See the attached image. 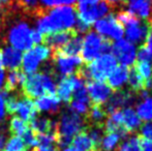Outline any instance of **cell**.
I'll return each instance as SVG.
<instances>
[{
    "label": "cell",
    "mask_w": 152,
    "mask_h": 151,
    "mask_svg": "<svg viewBox=\"0 0 152 151\" xmlns=\"http://www.w3.org/2000/svg\"><path fill=\"white\" fill-rule=\"evenodd\" d=\"M36 30L42 35L63 30L75 29L77 24L76 8L72 6H57L53 8H42L36 17Z\"/></svg>",
    "instance_id": "6da1fadb"
},
{
    "label": "cell",
    "mask_w": 152,
    "mask_h": 151,
    "mask_svg": "<svg viewBox=\"0 0 152 151\" xmlns=\"http://www.w3.org/2000/svg\"><path fill=\"white\" fill-rule=\"evenodd\" d=\"M55 77L52 69L28 75L22 85L23 95L29 99H33L45 94L56 93Z\"/></svg>",
    "instance_id": "7a4b0ae2"
},
{
    "label": "cell",
    "mask_w": 152,
    "mask_h": 151,
    "mask_svg": "<svg viewBox=\"0 0 152 151\" xmlns=\"http://www.w3.org/2000/svg\"><path fill=\"white\" fill-rule=\"evenodd\" d=\"M117 66V60L111 53L102 54L93 61L82 65L76 74H78L85 82L95 81L104 82L107 77L110 75Z\"/></svg>",
    "instance_id": "3957f363"
},
{
    "label": "cell",
    "mask_w": 152,
    "mask_h": 151,
    "mask_svg": "<svg viewBox=\"0 0 152 151\" xmlns=\"http://www.w3.org/2000/svg\"><path fill=\"white\" fill-rule=\"evenodd\" d=\"M112 47V40L100 36L98 33L94 31H90L83 38L81 58L86 63H89L99 57L102 54L111 53Z\"/></svg>",
    "instance_id": "277c9868"
},
{
    "label": "cell",
    "mask_w": 152,
    "mask_h": 151,
    "mask_svg": "<svg viewBox=\"0 0 152 151\" xmlns=\"http://www.w3.org/2000/svg\"><path fill=\"white\" fill-rule=\"evenodd\" d=\"M85 120L80 116L67 109L62 112L60 119L57 121V137L72 140L77 133L84 131L86 124Z\"/></svg>",
    "instance_id": "5b68a950"
},
{
    "label": "cell",
    "mask_w": 152,
    "mask_h": 151,
    "mask_svg": "<svg viewBox=\"0 0 152 151\" xmlns=\"http://www.w3.org/2000/svg\"><path fill=\"white\" fill-rule=\"evenodd\" d=\"M10 47L18 51H28L34 47L32 42V29L26 22H17L10 28L6 35Z\"/></svg>",
    "instance_id": "8992f818"
},
{
    "label": "cell",
    "mask_w": 152,
    "mask_h": 151,
    "mask_svg": "<svg viewBox=\"0 0 152 151\" xmlns=\"http://www.w3.org/2000/svg\"><path fill=\"white\" fill-rule=\"evenodd\" d=\"M51 56H52L53 65H54L52 71L56 77L58 73L59 75L62 76V78L76 74L84 62L81 56L65 55L59 50L53 51Z\"/></svg>",
    "instance_id": "52a82bcc"
},
{
    "label": "cell",
    "mask_w": 152,
    "mask_h": 151,
    "mask_svg": "<svg viewBox=\"0 0 152 151\" xmlns=\"http://www.w3.org/2000/svg\"><path fill=\"white\" fill-rule=\"evenodd\" d=\"M113 8L107 1H100L99 3L94 5H81L78 4L76 8L77 18L81 24L85 25L90 28L92 24L99 19L104 18L109 14V12Z\"/></svg>",
    "instance_id": "ba28073f"
},
{
    "label": "cell",
    "mask_w": 152,
    "mask_h": 151,
    "mask_svg": "<svg viewBox=\"0 0 152 151\" xmlns=\"http://www.w3.org/2000/svg\"><path fill=\"white\" fill-rule=\"evenodd\" d=\"M52 55V51L45 44H36L28 50L22 58V71L24 74L36 73L40 63L48 60Z\"/></svg>",
    "instance_id": "9c48e42d"
},
{
    "label": "cell",
    "mask_w": 152,
    "mask_h": 151,
    "mask_svg": "<svg viewBox=\"0 0 152 151\" xmlns=\"http://www.w3.org/2000/svg\"><path fill=\"white\" fill-rule=\"evenodd\" d=\"M94 28L96 33H98L100 36L115 42L121 39L124 34L123 26L116 19V16L113 14H109L96 21L94 23Z\"/></svg>",
    "instance_id": "30bf717a"
},
{
    "label": "cell",
    "mask_w": 152,
    "mask_h": 151,
    "mask_svg": "<svg viewBox=\"0 0 152 151\" xmlns=\"http://www.w3.org/2000/svg\"><path fill=\"white\" fill-rule=\"evenodd\" d=\"M85 87V81L78 74L63 77L56 85V95L63 103L68 104L72 101L74 92Z\"/></svg>",
    "instance_id": "8fae6325"
},
{
    "label": "cell",
    "mask_w": 152,
    "mask_h": 151,
    "mask_svg": "<svg viewBox=\"0 0 152 151\" xmlns=\"http://www.w3.org/2000/svg\"><path fill=\"white\" fill-rule=\"evenodd\" d=\"M113 55L117 61L121 63L122 66L130 67L134 66L137 60V49L134 44L126 39L116 40L112 47Z\"/></svg>",
    "instance_id": "7c38bea8"
},
{
    "label": "cell",
    "mask_w": 152,
    "mask_h": 151,
    "mask_svg": "<svg viewBox=\"0 0 152 151\" xmlns=\"http://www.w3.org/2000/svg\"><path fill=\"white\" fill-rule=\"evenodd\" d=\"M85 88L87 90L89 98L93 103L92 105L104 106L112 95V90L104 82L88 81L85 84Z\"/></svg>",
    "instance_id": "4fadbf2b"
},
{
    "label": "cell",
    "mask_w": 152,
    "mask_h": 151,
    "mask_svg": "<svg viewBox=\"0 0 152 151\" xmlns=\"http://www.w3.org/2000/svg\"><path fill=\"white\" fill-rule=\"evenodd\" d=\"M137 93H134L130 90H119L115 91L110 96V98L106 103V110L107 114L113 113L116 110H121V108H128L134 104V97Z\"/></svg>",
    "instance_id": "5bb4252c"
},
{
    "label": "cell",
    "mask_w": 152,
    "mask_h": 151,
    "mask_svg": "<svg viewBox=\"0 0 152 151\" xmlns=\"http://www.w3.org/2000/svg\"><path fill=\"white\" fill-rule=\"evenodd\" d=\"M79 33L77 32L75 29H72V30L57 31V32H53V33H49V34H46V35H42V42L45 46L50 48V50L53 52V51L60 50L61 48H63L72 37H75Z\"/></svg>",
    "instance_id": "9a60e30c"
},
{
    "label": "cell",
    "mask_w": 152,
    "mask_h": 151,
    "mask_svg": "<svg viewBox=\"0 0 152 151\" xmlns=\"http://www.w3.org/2000/svg\"><path fill=\"white\" fill-rule=\"evenodd\" d=\"M127 12L146 22L152 21V0H126Z\"/></svg>",
    "instance_id": "2e32d148"
},
{
    "label": "cell",
    "mask_w": 152,
    "mask_h": 151,
    "mask_svg": "<svg viewBox=\"0 0 152 151\" xmlns=\"http://www.w3.org/2000/svg\"><path fill=\"white\" fill-rule=\"evenodd\" d=\"M15 114L18 115L17 117L22 119L23 121L29 123L37 116V111H36V108L34 106V101L32 99L25 97L24 95L23 96L19 95L18 99H17Z\"/></svg>",
    "instance_id": "e0dca14e"
},
{
    "label": "cell",
    "mask_w": 152,
    "mask_h": 151,
    "mask_svg": "<svg viewBox=\"0 0 152 151\" xmlns=\"http://www.w3.org/2000/svg\"><path fill=\"white\" fill-rule=\"evenodd\" d=\"M0 57H1V63L3 69H18L22 64V54L20 51L16 50L12 47L6 46L1 49L0 51Z\"/></svg>",
    "instance_id": "ac0fdd59"
},
{
    "label": "cell",
    "mask_w": 152,
    "mask_h": 151,
    "mask_svg": "<svg viewBox=\"0 0 152 151\" xmlns=\"http://www.w3.org/2000/svg\"><path fill=\"white\" fill-rule=\"evenodd\" d=\"M60 105V99L58 98L56 93L42 95V96L37 97L36 101H34V106H35L37 113H42V112L56 113L58 112Z\"/></svg>",
    "instance_id": "d6986e66"
},
{
    "label": "cell",
    "mask_w": 152,
    "mask_h": 151,
    "mask_svg": "<svg viewBox=\"0 0 152 151\" xmlns=\"http://www.w3.org/2000/svg\"><path fill=\"white\" fill-rule=\"evenodd\" d=\"M128 71L129 69L125 66H116L115 69L107 77V85L111 88V90L119 91L123 87V85L127 82Z\"/></svg>",
    "instance_id": "ffe728a7"
},
{
    "label": "cell",
    "mask_w": 152,
    "mask_h": 151,
    "mask_svg": "<svg viewBox=\"0 0 152 151\" xmlns=\"http://www.w3.org/2000/svg\"><path fill=\"white\" fill-rule=\"evenodd\" d=\"M29 127L35 135H47L51 131H57V121L46 117L36 116L33 120L30 121Z\"/></svg>",
    "instance_id": "44dd1931"
},
{
    "label": "cell",
    "mask_w": 152,
    "mask_h": 151,
    "mask_svg": "<svg viewBox=\"0 0 152 151\" xmlns=\"http://www.w3.org/2000/svg\"><path fill=\"white\" fill-rule=\"evenodd\" d=\"M25 79H26V75L23 73L21 69L10 71L7 74V77L5 78L3 89H1V90H4L8 93L16 92L19 87H22Z\"/></svg>",
    "instance_id": "7402d4cb"
},
{
    "label": "cell",
    "mask_w": 152,
    "mask_h": 151,
    "mask_svg": "<svg viewBox=\"0 0 152 151\" xmlns=\"http://www.w3.org/2000/svg\"><path fill=\"white\" fill-rule=\"evenodd\" d=\"M122 114H123V123H122V127L127 133H132L139 129L142 125L141 119L137 115L136 111L132 109V107L124 108L122 110Z\"/></svg>",
    "instance_id": "603a6c76"
},
{
    "label": "cell",
    "mask_w": 152,
    "mask_h": 151,
    "mask_svg": "<svg viewBox=\"0 0 152 151\" xmlns=\"http://www.w3.org/2000/svg\"><path fill=\"white\" fill-rule=\"evenodd\" d=\"M106 110L104 106L99 105H92L89 109L88 114L86 115V121L89 125H99L104 126V121L107 117Z\"/></svg>",
    "instance_id": "cb8c5ba5"
},
{
    "label": "cell",
    "mask_w": 152,
    "mask_h": 151,
    "mask_svg": "<svg viewBox=\"0 0 152 151\" xmlns=\"http://www.w3.org/2000/svg\"><path fill=\"white\" fill-rule=\"evenodd\" d=\"M72 144V147L76 148L78 151H98L85 129L75 136Z\"/></svg>",
    "instance_id": "d4e9b609"
},
{
    "label": "cell",
    "mask_w": 152,
    "mask_h": 151,
    "mask_svg": "<svg viewBox=\"0 0 152 151\" xmlns=\"http://www.w3.org/2000/svg\"><path fill=\"white\" fill-rule=\"evenodd\" d=\"M127 82L128 85H129L130 91H132L134 93H137V94L139 92H141V91L146 90L149 85L148 82H146L142 77L139 75V73L136 71V69L134 66L132 69H129Z\"/></svg>",
    "instance_id": "484cf974"
},
{
    "label": "cell",
    "mask_w": 152,
    "mask_h": 151,
    "mask_svg": "<svg viewBox=\"0 0 152 151\" xmlns=\"http://www.w3.org/2000/svg\"><path fill=\"white\" fill-rule=\"evenodd\" d=\"M137 115L141 120L152 122V97L148 96L137 105Z\"/></svg>",
    "instance_id": "4316f807"
},
{
    "label": "cell",
    "mask_w": 152,
    "mask_h": 151,
    "mask_svg": "<svg viewBox=\"0 0 152 151\" xmlns=\"http://www.w3.org/2000/svg\"><path fill=\"white\" fill-rule=\"evenodd\" d=\"M82 44H83V37L78 34L75 37H72L59 51L65 55H69V56H80L81 51H82Z\"/></svg>",
    "instance_id": "83f0119b"
},
{
    "label": "cell",
    "mask_w": 152,
    "mask_h": 151,
    "mask_svg": "<svg viewBox=\"0 0 152 151\" xmlns=\"http://www.w3.org/2000/svg\"><path fill=\"white\" fill-rule=\"evenodd\" d=\"M120 139H122L121 135L119 133H106L102 139L99 145L100 151H113L117 147Z\"/></svg>",
    "instance_id": "f1b7e54d"
},
{
    "label": "cell",
    "mask_w": 152,
    "mask_h": 151,
    "mask_svg": "<svg viewBox=\"0 0 152 151\" xmlns=\"http://www.w3.org/2000/svg\"><path fill=\"white\" fill-rule=\"evenodd\" d=\"M15 4L18 5L23 12H28L29 15L36 17L42 9V6H39L38 0H15Z\"/></svg>",
    "instance_id": "f546056e"
},
{
    "label": "cell",
    "mask_w": 152,
    "mask_h": 151,
    "mask_svg": "<svg viewBox=\"0 0 152 151\" xmlns=\"http://www.w3.org/2000/svg\"><path fill=\"white\" fill-rule=\"evenodd\" d=\"M29 128V123L23 121L19 117L14 116L12 117L10 121V126H8V131L10 133L12 136H17V137H22L24 133Z\"/></svg>",
    "instance_id": "4dcf8cb0"
},
{
    "label": "cell",
    "mask_w": 152,
    "mask_h": 151,
    "mask_svg": "<svg viewBox=\"0 0 152 151\" xmlns=\"http://www.w3.org/2000/svg\"><path fill=\"white\" fill-rule=\"evenodd\" d=\"M117 151H142L141 147V137L132 136L127 138L119 145Z\"/></svg>",
    "instance_id": "1f68e13d"
},
{
    "label": "cell",
    "mask_w": 152,
    "mask_h": 151,
    "mask_svg": "<svg viewBox=\"0 0 152 151\" xmlns=\"http://www.w3.org/2000/svg\"><path fill=\"white\" fill-rule=\"evenodd\" d=\"M134 67L146 82L149 83L150 77L152 75V63L150 61H137Z\"/></svg>",
    "instance_id": "d6a6232c"
},
{
    "label": "cell",
    "mask_w": 152,
    "mask_h": 151,
    "mask_svg": "<svg viewBox=\"0 0 152 151\" xmlns=\"http://www.w3.org/2000/svg\"><path fill=\"white\" fill-rule=\"evenodd\" d=\"M3 151H28V150H27L22 138L17 137V136H12L8 139Z\"/></svg>",
    "instance_id": "836d02e7"
},
{
    "label": "cell",
    "mask_w": 152,
    "mask_h": 151,
    "mask_svg": "<svg viewBox=\"0 0 152 151\" xmlns=\"http://www.w3.org/2000/svg\"><path fill=\"white\" fill-rule=\"evenodd\" d=\"M77 0H40L42 3V7L50 8V7H56L57 5H70L74 4Z\"/></svg>",
    "instance_id": "e575fe53"
},
{
    "label": "cell",
    "mask_w": 152,
    "mask_h": 151,
    "mask_svg": "<svg viewBox=\"0 0 152 151\" xmlns=\"http://www.w3.org/2000/svg\"><path fill=\"white\" fill-rule=\"evenodd\" d=\"M141 138L152 141V122H146L141 125Z\"/></svg>",
    "instance_id": "d590c367"
},
{
    "label": "cell",
    "mask_w": 152,
    "mask_h": 151,
    "mask_svg": "<svg viewBox=\"0 0 152 151\" xmlns=\"http://www.w3.org/2000/svg\"><path fill=\"white\" fill-rule=\"evenodd\" d=\"M5 101H4L1 93H0V123L3 122L4 118H5Z\"/></svg>",
    "instance_id": "8d00e7d4"
},
{
    "label": "cell",
    "mask_w": 152,
    "mask_h": 151,
    "mask_svg": "<svg viewBox=\"0 0 152 151\" xmlns=\"http://www.w3.org/2000/svg\"><path fill=\"white\" fill-rule=\"evenodd\" d=\"M141 147L142 151H152V141L141 138Z\"/></svg>",
    "instance_id": "74e56055"
},
{
    "label": "cell",
    "mask_w": 152,
    "mask_h": 151,
    "mask_svg": "<svg viewBox=\"0 0 152 151\" xmlns=\"http://www.w3.org/2000/svg\"><path fill=\"white\" fill-rule=\"evenodd\" d=\"M102 0H79V3L81 5H94V4L99 3Z\"/></svg>",
    "instance_id": "f35d334b"
},
{
    "label": "cell",
    "mask_w": 152,
    "mask_h": 151,
    "mask_svg": "<svg viewBox=\"0 0 152 151\" xmlns=\"http://www.w3.org/2000/svg\"><path fill=\"white\" fill-rule=\"evenodd\" d=\"M107 2H108L109 4H110L111 6H114L116 5V4H121V3H125L126 0H106Z\"/></svg>",
    "instance_id": "ab89813d"
},
{
    "label": "cell",
    "mask_w": 152,
    "mask_h": 151,
    "mask_svg": "<svg viewBox=\"0 0 152 151\" xmlns=\"http://www.w3.org/2000/svg\"><path fill=\"white\" fill-rule=\"evenodd\" d=\"M0 4L10 5V7H12V5H16V4H15V0H0Z\"/></svg>",
    "instance_id": "60d3db41"
},
{
    "label": "cell",
    "mask_w": 152,
    "mask_h": 151,
    "mask_svg": "<svg viewBox=\"0 0 152 151\" xmlns=\"http://www.w3.org/2000/svg\"><path fill=\"white\" fill-rule=\"evenodd\" d=\"M62 151H78L76 149V148H74L72 145H69L68 147H66V148H64V149H62Z\"/></svg>",
    "instance_id": "b9f144b4"
},
{
    "label": "cell",
    "mask_w": 152,
    "mask_h": 151,
    "mask_svg": "<svg viewBox=\"0 0 152 151\" xmlns=\"http://www.w3.org/2000/svg\"><path fill=\"white\" fill-rule=\"evenodd\" d=\"M148 88H150V89H151V91H152V77L150 78V80H149V85H148Z\"/></svg>",
    "instance_id": "7bdbcfd3"
},
{
    "label": "cell",
    "mask_w": 152,
    "mask_h": 151,
    "mask_svg": "<svg viewBox=\"0 0 152 151\" xmlns=\"http://www.w3.org/2000/svg\"><path fill=\"white\" fill-rule=\"evenodd\" d=\"M1 12H2V6H1V4H0V16H1Z\"/></svg>",
    "instance_id": "ee69618b"
}]
</instances>
